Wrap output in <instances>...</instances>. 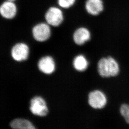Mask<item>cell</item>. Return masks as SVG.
Listing matches in <instances>:
<instances>
[{
  "mask_svg": "<svg viewBox=\"0 0 129 129\" xmlns=\"http://www.w3.org/2000/svg\"><path fill=\"white\" fill-rule=\"evenodd\" d=\"M88 102L93 108L102 109L106 105L107 100L103 93L99 90H95L89 94Z\"/></svg>",
  "mask_w": 129,
  "mask_h": 129,
  "instance_id": "cell-5",
  "label": "cell"
},
{
  "mask_svg": "<svg viewBox=\"0 0 129 129\" xmlns=\"http://www.w3.org/2000/svg\"><path fill=\"white\" fill-rule=\"evenodd\" d=\"M85 9L90 15L98 16L103 11V2L102 0H86Z\"/></svg>",
  "mask_w": 129,
  "mask_h": 129,
  "instance_id": "cell-8",
  "label": "cell"
},
{
  "mask_svg": "<svg viewBox=\"0 0 129 129\" xmlns=\"http://www.w3.org/2000/svg\"><path fill=\"white\" fill-rule=\"evenodd\" d=\"M73 64L76 70L83 71L87 68L88 62L84 56L82 55H79L74 58Z\"/></svg>",
  "mask_w": 129,
  "mask_h": 129,
  "instance_id": "cell-12",
  "label": "cell"
},
{
  "mask_svg": "<svg viewBox=\"0 0 129 129\" xmlns=\"http://www.w3.org/2000/svg\"><path fill=\"white\" fill-rule=\"evenodd\" d=\"M98 71L103 77H115L119 73V66L115 60L111 56L102 58L98 63Z\"/></svg>",
  "mask_w": 129,
  "mask_h": 129,
  "instance_id": "cell-1",
  "label": "cell"
},
{
  "mask_svg": "<svg viewBox=\"0 0 129 129\" xmlns=\"http://www.w3.org/2000/svg\"><path fill=\"white\" fill-rule=\"evenodd\" d=\"M7 1H16V0H7Z\"/></svg>",
  "mask_w": 129,
  "mask_h": 129,
  "instance_id": "cell-15",
  "label": "cell"
},
{
  "mask_svg": "<svg viewBox=\"0 0 129 129\" xmlns=\"http://www.w3.org/2000/svg\"><path fill=\"white\" fill-rule=\"evenodd\" d=\"M51 26L46 22H41L34 25L32 28V34L36 40L43 42L49 39L51 34Z\"/></svg>",
  "mask_w": 129,
  "mask_h": 129,
  "instance_id": "cell-3",
  "label": "cell"
},
{
  "mask_svg": "<svg viewBox=\"0 0 129 129\" xmlns=\"http://www.w3.org/2000/svg\"><path fill=\"white\" fill-rule=\"evenodd\" d=\"M77 0H57L58 6L62 9H68L73 7Z\"/></svg>",
  "mask_w": 129,
  "mask_h": 129,
  "instance_id": "cell-13",
  "label": "cell"
},
{
  "mask_svg": "<svg viewBox=\"0 0 129 129\" xmlns=\"http://www.w3.org/2000/svg\"><path fill=\"white\" fill-rule=\"evenodd\" d=\"M45 21L51 27H57L61 26L64 20V15L62 9L59 6L49 7L44 14Z\"/></svg>",
  "mask_w": 129,
  "mask_h": 129,
  "instance_id": "cell-2",
  "label": "cell"
},
{
  "mask_svg": "<svg viewBox=\"0 0 129 129\" xmlns=\"http://www.w3.org/2000/svg\"><path fill=\"white\" fill-rule=\"evenodd\" d=\"M73 40L76 44L83 45L91 38V33L89 29L84 27H80L76 29L73 34Z\"/></svg>",
  "mask_w": 129,
  "mask_h": 129,
  "instance_id": "cell-9",
  "label": "cell"
},
{
  "mask_svg": "<svg viewBox=\"0 0 129 129\" xmlns=\"http://www.w3.org/2000/svg\"><path fill=\"white\" fill-rule=\"evenodd\" d=\"M39 70L46 74H50L55 69V64L53 58L50 56H45L41 58L38 63Z\"/></svg>",
  "mask_w": 129,
  "mask_h": 129,
  "instance_id": "cell-10",
  "label": "cell"
},
{
  "mask_svg": "<svg viewBox=\"0 0 129 129\" xmlns=\"http://www.w3.org/2000/svg\"><path fill=\"white\" fill-rule=\"evenodd\" d=\"M120 112L126 122L129 124V105L126 104L122 105L120 108Z\"/></svg>",
  "mask_w": 129,
  "mask_h": 129,
  "instance_id": "cell-14",
  "label": "cell"
},
{
  "mask_svg": "<svg viewBox=\"0 0 129 129\" xmlns=\"http://www.w3.org/2000/svg\"><path fill=\"white\" fill-rule=\"evenodd\" d=\"M18 7L14 1L6 0L0 6V14L4 19L12 20L18 13Z\"/></svg>",
  "mask_w": 129,
  "mask_h": 129,
  "instance_id": "cell-4",
  "label": "cell"
},
{
  "mask_svg": "<svg viewBox=\"0 0 129 129\" xmlns=\"http://www.w3.org/2000/svg\"><path fill=\"white\" fill-rule=\"evenodd\" d=\"M30 110L32 113L39 116H45L47 114V107L44 100L39 96H36L30 100Z\"/></svg>",
  "mask_w": 129,
  "mask_h": 129,
  "instance_id": "cell-6",
  "label": "cell"
},
{
  "mask_svg": "<svg viewBox=\"0 0 129 129\" xmlns=\"http://www.w3.org/2000/svg\"><path fill=\"white\" fill-rule=\"evenodd\" d=\"M28 53V46L23 43H17L13 46L11 50V55L13 58L17 61L26 60Z\"/></svg>",
  "mask_w": 129,
  "mask_h": 129,
  "instance_id": "cell-7",
  "label": "cell"
},
{
  "mask_svg": "<svg viewBox=\"0 0 129 129\" xmlns=\"http://www.w3.org/2000/svg\"><path fill=\"white\" fill-rule=\"evenodd\" d=\"M10 126L14 129H35L30 122L26 119H16L11 121Z\"/></svg>",
  "mask_w": 129,
  "mask_h": 129,
  "instance_id": "cell-11",
  "label": "cell"
}]
</instances>
